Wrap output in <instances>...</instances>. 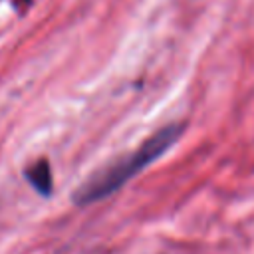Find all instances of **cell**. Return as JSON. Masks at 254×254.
I'll use <instances>...</instances> for the list:
<instances>
[{
	"instance_id": "2",
	"label": "cell",
	"mask_w": 254,
	"mask_h": 254,
	"mask_svg": "<svg viewBox=\"0 0 254 254\" xmlns=\"http://www.w3.org/2000/svg\"><path fill=\"white\" fill-rule=\"evenodd\" d=\"M24 177L28 179V183L44 196H50L52 194V171H50V165L48 161H36L32 167H28L24 171Z\"/></svg>"
},
{
	"instance_id": "1",
	"label": "cell",
	"mask_w": 254,
	"mask_h": 254,
	"mask_svg": "<svg viewBox=\"0 0 254 254\" xmlns=\"http://www.w3.org/2000/svg\"><path fill=\"white\" fill-rule=\"evenodd\" d=\"M183 129L185 127L181 123L165 125L163 129L153 133L143 145H139L135 151L119 157L117 161L105 165L103 169H99L97 173L87 177L71 194L73 202L75 204H91V202L103 200L105 196H109L111 192L121 189L131 177L141 173L147 165L157 161L169 147H173L177 143V139L181 137Z\"/></svg>"
}]
</instances>
